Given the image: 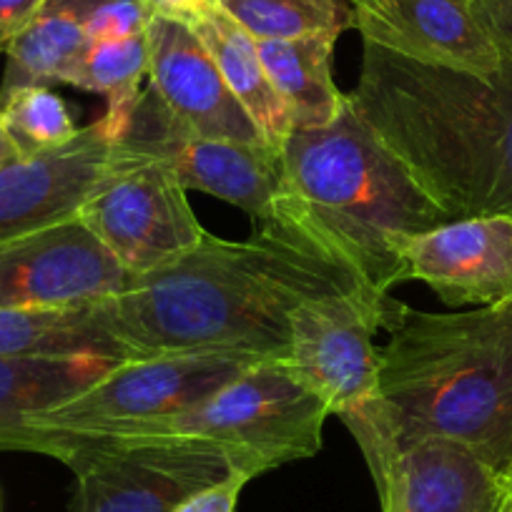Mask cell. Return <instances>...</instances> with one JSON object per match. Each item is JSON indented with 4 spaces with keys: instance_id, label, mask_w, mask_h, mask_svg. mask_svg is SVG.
<instances>
[{
    "instance_id": "6da1fadb",
    "label": "cell",
    "mask_w": 512,
    "mask_h": 512,
    "mask_svg": "<svg viewBox=\"0 0 512 512\" xmlns=\"http://www.w3.org/2000/svg\"><path fill=\"white\" fill-rule=\"evenodd\" d=\"M390 302L312 234L287 206L246 241L206 234L196 249L96 299L103 327L131 357L246 354L287 359L289 319L312 299Z\"/></svg>"
},
{
    "instance_id": "7a4b0ae2",
    "label": "cell",
    "mask_w": 512,
    "mask_h": 512,
    "mask_svg": "<svg viewBox=\"0 0 512 512\" xmlns=\"http://www.w3.org/2000/svg\"><path fill=\"white\" fill-rule=\"evenodd\" d=\"M349 103L450 219L512 216V63L495 76L364 43Z\"/></svg>"
},
{
    "instance_id": "3957f363",
    "label": "cell",
    "mask_w": 512,
    "mask_h": 512,
    "mask_svg": "<svg viewBox=\"0 0 512 512\" xmlns=\"http://www.w3.org/2000/svg\"><path fill=\"white\" fill-rule=\"evenodd\" d=\"M339 420L352 437H440L512 472V302L432 314L405 304L379 347L377 397Z\"/></svg>"
},
{
    "instance_id": "277c9868",
    "label": "cell",
    "mask_w": 512,
    "mask_h": 512,
    "mask_svg": "<svg viewBox=\"0 0 512 512\" xmlns=\"http://www.w3.org/2000/svg\"><path fill=\"white\" fill-rule=\"evenodd\" d=\"M287 206L379 294L405 282L402 241L452 221L352 103L332 123L294 128L279 149Z\"/></svg>"
},
{
    "instance_id": "5b68a950",
    "label": "cell",
    "mask_w": 512,
    "mask_h": 512,
    "mask_svg": "<svg viewBox=\"0 0 512 512\" xmlns=\"http://www.w3.org/2000/svg\"><path fill=\"white\" fill-rule=\"evenodd\" d=\"M327 417H332L327 405L297 377L287 359H256L239 377L189 410L98 437L206 440L229 452L236 470L254 480L289 462L317 455Z\"/></svg>"
},
{
    "instance_id": "8992f818",
    "label": "cell",
    "mask_w": 512,
    "mask_h": 512,
    "mask_svg": "<svg viewBox=\"0 0 512 512\" xmlns=\"http://www.w3.org/2000/svg\"><path fill=\"white\" fill-rule=\"evenodd\" d=\"M246 354H159L118 362L73 400L43 412L13 450L46 455L58 440L98 437L139 422L176 415L239 377Z\"/></svg>"
},
{
    "instance_id": "52a82bcc",
    "label": "cell",
    "mask_w": 512,
    "mask_h": 512,
    "mask_svg": "<svg viewBox=\"0 0 512 512\" xmlns=\"http://www.w3.org/2000/svg\"><path fill=\"white\" fill-rule=\"evenodd\" d=\"M48 457L76 475L73 512H174L239 472L229 452L191 437H83L58 442Z\"/></svg>"
},
{
    "instance_id": "ba28073f",
    "label": "cell",
    "mask_w": 512,
    "mask_h": 512,
    "mask_svg": "<svg viewBox=\"0 0 512 512\" xmlns=\"http://www.w3.org/2000/svg\"><path fill=\"white\" fill-rule=\"evenodd\" d=\"M121 149L116 169L76 216L128 277H141L189 254L209 231L196 219L186 189L169 166L144 159L123 144Z\"/></svg>"
},
{
    "instance_id": "9c48e42d",
    "label": "cell",
    "mask_w": 512,
    "mask_h": 512,
    "mask_svg": "<svg viewBox=\"0 0 512 512\" xmlns=\"http://www.w3.org/2000/svg\"><path fill=\"white\" fill-rule=\"evenodd\" d=\"M405 304L369 302L362 297L312 299L289 319V354L297 377L342 417L377 397L379 347L374 332L392 327Z\"/></svg>"
},
{
    "instance_id": "30bf717a",
    "label": "cell",
    "mask_w": 512,
    "mask_h": 512,
    "mask_svg": "<svg viewBox=\"0 0 512 512\" xmlns=\"http://www.w3.org/2000/svg\"><path fill=\"white\" fill-rule=\"evenodd\" d=\"M121 144L144 159L169 166L186 191L216 196L256 221H267L282 196L279 149L189 136L176 126L151 86L141 96Z\"/></svg>"
},
{
    "instance_id": "8fae6325",
    "label": "cell",
    "mask_w": 512,
    "mask_h": 512,
    "mask_svg": "<svg viewBox=\"0 0 512 512\" xmlns=\"http://www.w3.org/2000/svg\"><path fill=\"white\" fill-rule=\"evenodd\" d=\"M382 512H505V477L475 452L440 437H357Z\"/></svg>"
},
{
    "instance_id": "7c38bea8",
    "label": "cell",
    "mask_w": 512,
    "mask_h": 512,
    "mask_svg": "<svg viewBox=\"0 0 512 512\" xmlns=\"http://www.w3.org/2000/svg\"><path fill=\"white\" fill-rule=\"evenodd\" d=\"M128 279L78 216L0 244V309L96 302Z\"/></svg>"
},
{
    "instance_id": "4fadbf2b",
    "label": "cell",
    "mask_w": 512,
    "mask_h": 512,
    "mask_svg": "<svg viewBox=\"0 0 512 512\" xmlns=\"http://www.w3.org/2000/svg\"><path fill=\"white\" fill-rule=\"evenodd\" d=\"M405 282L427 284L447 307L512 302V216L452 219L397 249Z\"/></svg>"
},
{
    "instance_id": "5bb4252c",
    "label": "cell",
    "mask_w": 512,
    "mask_h": 512,
    "mask_svg": "<svg viewBox=\"0 0 512 512\" xmlns=\"http://www.w3.org/2000/svg\"><path fill=\"white\" fill-rule=\"evenodd\" d=\"M106 123H88L71 144L0 171V244L73 219L121 161Z\"/></svg>"
},
{
    "instance_id": "9a60e30c",
    "label": "cell",
    "mask_w": 512,
    "mask_h": 512,
    "mask_svg": "<svg viewBox=\"0 0 512 512\" xmlns=\"http://www.w3.org/2000/svg\"><path fill=\"white\" fill-rule=\"evenodd\" d=\"M149 78L176 126L199 139L269 146L189 23L151 18Z\"/></svg>"
},
{
    "instance_id": "2e32d148",
    "label": "cell",
    "mask_w": 512,
    "mask_h": 512,
    "mask_svg": "<svg viewBox=\"0 0 512 512\" xmlns=\"http://www.w3.org/2000/svg\"><path fill=\"white\" fill-rule=\"evenodd\" d=\"M364 43L427 66L495 76L500 53L470 0H349Z\"/></svg>"
},
{
    "instance_id": "e0dca14e",
    "label": "cell",
    "mask_w": 512,
    "mask_h": 512,
    "mask_svg": "<svg viewBox=\"0 0 512 512\" xmlns=\"http://www.w3.org/2000/svg\"><path fill=\"white\" fill-rule=\"evenodd\" d=\"M0 357L134 359L103 327L96 302L0 309Z\"/></svg>"
},
{
    "instance_id": "ac0fdd59",
    "label": "cell",
    "mask_w": 512,
    "mask_h": 512,
    "mask_svg": "<svg viewBox=\"0 0 512 512\" xmlns=\"http://www.w3.org/2000/svg\"><path fill=\"white\" fill-rule=\"evenodd\" d=\"M113 364L103 357H0V450H13L36 417L81 395Z\"/></svg>"
},
{
    "instance_id": "d6986e66",
    "label": "cell",
    "mask_w": 512,
    "mask_h": 512,
    "mask_svg": "<svg viewBox=\"0 0 512 512\" xmlns=\"http://www.w3.org/2000/svg\"><path fill=\"white\" fill-rule=\"evenodd\" d=\"M334 46V36L256 41L269 81L287 106L294 128L327 126L347 103L332 76Z\"/></svg>"
},
{
    "instance_id": "ffe728a7",
    "label": "cell",
    "mask_w": 512,
    "mask_h": 512,
    "mask_svg": "<svg viewBox=\"0 0 512 512\" xmlns=\"http://www.w3.org/2000/svg\"><path fill=\"white\" fill-rule=\"evenodd\" d=\"M191 28L204 41L229 91L262 131L267 144L282 149L287 136L294 131V123L277 88L269 81L254 38L244 28L236 26L221 8H216Z\"/></svg>"
},
{
    "instance_id": "44dd1931",
    "label": "cell",
    "mask_w": 512,
    "mask_h": 512,
    "mask_svg": "<svg viewBox=\"0 0 512 512\" xmlns=\"http://www.w3.org/2000/svg\"><path fill=\"white\" fill-rule=\"evenodd\" d=\"M88 46L91 43L71 0H46L31 26L6 48L0 101L21 88L68 86Z\"/></svg>"
},
{
    "instance_id": "7402d4cb",
    "label": "cell",
    "mask_w": 512,
    "mask_h": 512,
    "mask_svg": "<svg viewBox=\"0 0 512 512\" xmlns=\"http://www.w3.org/2000/svg\"><path fill=\"white\" fill-rule=\"evenodd\" d=\"M146 76H149V36L144 33L123 41L91 43L68 86L101 93L106 98L103 123L108 134L121 141L144 96L141 83Z\"/></svg>"
},
{
    "instance_id": "603a6c76",
    "label": "cell",
    "mask_w": 512,
    "mask_h": 512,
    "mask_svg": "<svg viewBox=\"0 0 512 512\" xmlns=\"http://www.w3.org/2000/svg\"><path fill=\"white\" fill-rule=\"evenodd\" d=\"M254 41L334 36L354 28L349 0H216Z\"/></svg>"
},
{
    "instance_id": "cb8c5ba5",
    "label": "cell",
    "mask_w": 512,
    "mask_h": 512,
    "mask_svg": "<svg viewBox=\"0 0 512 512\" xmlns=\"http://www.w3.org/2000/svg\"><path fill=\"white\" fill-rule=\"evenodd\" d=\"M0 121L18 159L48 154L71 144L81 128L73 123L66 101L53 88H21L0 101Z\"/></svg>"
},
{
    "instance_id": "d4e9b609",
    "label": "cell",
    "mask_w": 512,
    "mask_h": 512,
    "mask_svg": "<svg viewBox=\"0 0 512 512\" xmlns=\"http://www.w3.org/2000/svg\"><path fill=\"white\" fill-rule=\"evenodd\" d=\"M246 482H249V477L241 475V472H234L226 480L204 487V490L186 497L174 512H236L239 495Z\"/></svg>"
},
{
    "instance_id": "484cf974",
    "label": "cell",
    "mask_w": 512,
    "mask_h": 512,
    "mask_svg": "<svg viewBox=\"0 0 512 512\" xmlns=\"http://www.w3.org/2000/svg\"><path fill=\"white\" fill-rule=\"evenodd\" d=\"M470 3L502 61L512 63V0H470Z\"/></svg>"
},
{
    "instance_id": "4316f807",
    "label": "cell",
    "mask_w": 512,
    "mask_h": 512,
    "mask_svg": "<svg viewBox=\"0 0 512 512\" xmlns=\"http://www.w3.org/2000/svg\"><path fill=\"white\" fill-rule=\"evenodd\" d=\"M46 0H0V53L31 26Z\"/></svg>"
},
{
    "instance_id": "83f0119b",
    "label": "cell",
    "mask_w": 512,
    "mask_h": 512,
    "mask_svg": "<svg viewBox=\"0 0 512 512\" xmlns=\"http://www.w3.org/2000/svg\"><path fill=\"white\" fill-rule=\"evenodd\" d=\"M151 18H171L181 23H199L219 8L216 0H141Z\"/></svg>"
},
{
    "instance_id": "f1b7e54d",
    "label": "cell",
    "mask_w": 512,
    "mask_h": 512,
    "mask_svg": "<svg viewBox=\"0 0 512 512\" xmlns=\"http://www.w3.org/2000/svg\"><path fill=\"white\" fill-rule=\"evenodd\" d=\"M13 161H18V151L13 146V141L8 139L6 128H3V121H0V171L11 166Z\"/></svg>"
},
{
    "instance_id": "f546056e",
    "label": "cell",
    "mask_w": 512,
    "mask_h": 512,
    "mask_svg": "<svg viewBox=\"0 0 512 512\" xmlns=\"http://www.w3.org/2000/svg\"><path fill=\"white\" fill-rule=\"evenodd\" d=\"M505 487H507V497H510V505H512V472L505 477Z\"/></svg>"
},
{
    "instance_id": "4dcf8cb0",
    "label": "cell",
    "mask_w": 512,
    "mask_h": 512,
    "mask_svg": "<svg viewBox=\"0 0 512 512\" xmlns=\"http://www.w3.org/2000/svg\"><path fill=\"white\" fill-rule=\"evenodd\" d=\"M505 512H512V505H510V507H507V510H505Z\"/></svg>"
}]
</instances>
